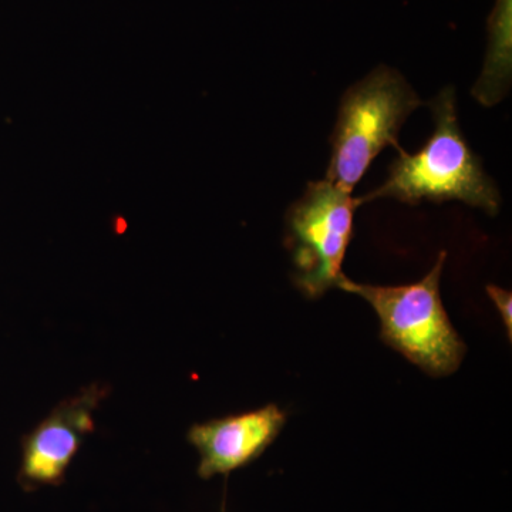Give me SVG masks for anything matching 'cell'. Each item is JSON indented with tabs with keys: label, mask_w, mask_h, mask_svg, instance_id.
<instances>
[{
	"label": "cell",
	"mask_w": 512,
	"mask_h": 512,
	"mask_svg": "<svg viewBox=\"0 0 512 512\" xmlns=\"http://www.w3.org/2000/svg\"><path fill=\"white\" fill-rule=\"evenodd\" d=\"M429 106L434 117L429 141L416 154L397 147V158L384 183L360 198V202L379 198H393L409 205L461 201L497 215L500 191L461 133L454 90L444 89Z\"/></svg>",
	"instance_id": "obj_1"
},
{
	"label": "cell",
	"mask_w": 512,
	"mask_h": 512,
	"mask_svg": "<svg viewBox=\"0 0 512 512\" xmlns=\"http://www.w3.org/2000/svg\"><path fill=\"white\" fill-rule=\"evenodd\" d=\"M446 258L447 252H441L429 274L414 284H357L343 275L336 286L369 302L379 316L383 342L434 377L456 372L467 350L441 301L440 278Z\"/></svg>",
	"instance_id": "obj_2"
},
{
	"label": "cell",
	"mask_w": 512,
	"mask_h": 512,
	"mask_svg": "<svg viewBox=\"0 0 512 512\" xmlns=\"http://www.w3.org/2000/svg\"><path fill=\"white\" fill-rule=\"evenodd\" d=\"M423 104L396 69L379 66L345 93L330 144L326 180L352 194L384 148L399 147L407 117Z\"/></svg>",
	"instance_id": "obj_3"
},
{
	"label": "cell",
	"mask_w": 512,
	"mask_h": 512,
	"mask_svg": "<svg viewBox=\"0 0 512 512\" xmlns=\"http://www.w3.org/2000/svg\"><path fill=\"white\" fill-rule=\"evenodd\" d=\"M359 205L360 198L323 180L309 183L289 207L285 242L295 266L293 281L308 298H319L342 279Z\"/></svg>",
	"instance_id": "obj_4"
},
{
	"label": "cell",
	"mask_w": 512,
	"mask_h": 512,
	"mask_svg": "<svg viewBox=\"0 0 512 512\" xmlns=\"http://www.w3.org/2000/svg\"><path fill=\"white\" fill-rule=\"evenodd\" d=\"M106 384L93 383L62 400L22 437L18 483L23 490L59 487L84 440L96 430L94 413L109 396Z\"/></svg>",
	"instance_id": "obj_5"
},
{
	"label": "cell",
	"mask_w": 512,
	"mask_h": 512,
	"mask_svg": "<svg viewBox=\"0 0 512 512\" xmlns=\"http://www.w3.org/2000/svg\"><path fill=\"white\" fill-rule=\"evenodd\" d=\"M288 414L266 404L251 412L192 424L188 443L200 454L198 476L210 480L228 476L258 460L284 429Z\"/></svg>",
	"instance_id": "obj_6"
},
{
	"label": "cell",
	"mask_w": 512,
	"mask_h": 512,
	"mask_svg": "<svg viewBox=\"0 0 512 512\" xmlns=\"http://www.w3.org/2000/svg\"><path fill=\"white\" fill-rule=\"evenodd\" d=\"M512 62V0H495L487 20V53L483 73L474 97L484 106H493L510 89Z\"/></svg>",
	"instance_id": "obj_7"
},
{
	"label": "cell",
	"mask_w": 512,
	"mask_h": 512,
	"mask_svg": "<svg viewBox=\"0 0 512 512\" xmlns=\"http://www.w3.org/2000/svg\"><path fill=\"white\" fill-rule=\"evenodd\" d=\"M487 293L491 301L497 306L503 319L505 329L508 332V338L512 339V295L510 291L500 288V286L488 285Z\"/></svg>",
	"instance_id": "obj_8"
},
{
	"label": "cell",
	"mask_w": 512,
	"mask_h": 512,
	"mask_svg": "<svg viewBox=\"0 0 512 512\" xmlns=\"http://www.w3.org/2000/svg\"><path fill=\"white\" fill-rule=\"evenodd\" d=\"M222 512H225V505H222Z\"/></svg>",
	"instance_id": "obj_9"
}]
</instances>
